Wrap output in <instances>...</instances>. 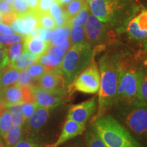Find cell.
<instances>
[{
    "label": "cell",
    "mask_w": 147,
    "mask_h": 147,
    "mask_svg": "<svg viewBox=\"0 0 147 147\" xmlns=\"http://www.w3.org/2000/svg\"><path fill=\"white\" fill-rule=\"evenodd\" d=\"M110 111L143 147H147V102L135 100L117 103Z\"/></svg>",
    "instance_id": "obj_1"
},
{
    "label": "cell",
    "mask_w": 147,
    "mask_h": 147,
    "mask_svg": "<svg viewBox=\"0 0 147 147\" xmlns=\"http://www.w3.org/2000/svg\"><path fill=\"white\" fill-rule=\"evenodd\" d=\"M100 74L98 106L96 113L91 118V123L102 116L108 114L113 107L118 85V57L104 55L100 61Z\"/></svg>",
    "instance_id": "obj_2"
},
{
    "label": "cell",
    "mask_w": 147,
    "mask_h": 147,
    "mask_svg": "<svg viewBox=\"0 0 147 147\" xmlns=\"http://www.w3.org/2000/svg\"><path fill=\"white\" fill-rule=\"evenodd\" d=\"M91 125L106 147H143L110 114H106L97 119Z\"/></svg>",
    "instance_id": "obj_3"
},
{
    "label": "cell",
    "mask_w": 147,
    "mask_h": 147,
    "mask_svg": "<svg viewBox=\"0 0 147 147\" xmlns=\"http://www.w3.org/2000/svg\"><path fill=\"white\" fill-rule=\"evenodd\" d=\"M140 78V67L128 59L118 57V85L115 104L138 100Z\"/></svg>",
    "instance_id": "obj_4"
},
{
    "label": "cell",
    "mask_w": 147,
    "mask_h": 147,
    "mask_svg": "<svg viewBox=\"0 0 147 147\" xmlns=\"http://www.w3.org/2000/svg\"><path fill=\"white\" fill-rule=\"evenodd\" d=\"M93 56L94 51L89 42H84L70 47L63 56L59 67L67 86L89 65Z\"/></svg>",
    "instance_id": "obj_5"
},
{
    "label": "cell",
    "mask_w": 147,
    "mask_h": 147,
    "mask_svg": "<svg viewBox=\"0 0 147 147\" xmlns=\"http://www.w3.org/2000/svg\"><path fill=\"white\" fill-rule=\"evenodd\" d=\"M100 74L95 61H91L67 87L69 95L78 91L85 94H95L100 89Z\"/></svg>",
    "instance_id": "obj_6"
},
{
    "label": "cell",
    "mask_w": 147,
    "mask_h": 147,
    "mask_svg": "<svg viewBox=\"0 0 147 147\" xmlns=\"http://www.w3.org/2000/svg\"><path fill=\"white\" fill-rule=\"evenodd\" d=\"M123 5V0H93L89 3L91 14L103 23L115 20Z\"/></svg>",
    "instance_id": "obj_7"
},
{
    "label": "cell",
    "mask_w": 147,
    "mask_h": 147,
    "mask_svg": "<svg viewBox=\"0 0 147 147\" xmlns=\"http://www.w3.org/2000/svg\"><path fill=\"white\" fill-rule=\"evenodd\" d=\"M31 90L34 95L35 103L38 107L50 109H54L63 104L67 100V95H69L67 91L61 93L51 92L42 89L37 86L31 87Z\"/></svg>",
    "instance_id": "obj_8"
},
{
    "label": "cell",
    "mask_w": 147,
    "mask_h": 147,
    "mask_svg": "<svg viewBox=\"0 0 147 147\" xmlns=\"http://www.w3.org/2000/svg\"><path fill=\"white\" fill-rule=\"evenodd\" d=\"M1 102L8 107L15 104L35 103V100L31 87H21L14 84L2 89Z\"/></svg>",
    "instance_id": "obj_9"
},
{
    "label": "cell",
    "mask_w": 147,
    "mask_h": 147,
    "mask_svg": "<svg viewBox=\"0 0 147 147\" xmlns=\"http://www.w3.org/2000/svg\"><path fill=\"white\" fill-rule=\"evenodd\" d=\"M97 106L98 102L97 97H91L89 100L70 106L67 112V118L86 125L89 119L96 113Z\"/></svg>",
    "instance_id": "obj_10"
},
{
    "label": "cell",
    "mask_w": 147,
    "mask_h": 147,
    "mask_svg": "<svg viewBox=\"0 0 147 147\" xmlns=\"http://www.w3.org/2000/svg\"><path fill=\"white\" fill-rule=\"evenodd\" d=\"M37 87L46 91L56 93L67 91V84L61 73L53 70L46 73L38 79Z\"/></svg>",
    "instance_id": "obj_11"
},
{
    "label": "cell",
    "mask_w": 147,
    "mask_h": 147,
    "mask_svg": "<svg viewBox=\"0 0 147 147\" xmlns=\"http://www.w3.org/2000/svg\"><path fill=\"white\" fill-rule=\"evenodd\" d=\"M53 109L38 107L29 118L26 121L25 130L30 137H36L43 127L47 124L50 118L51 112Z\"/></svg>",
    "instance_id": "obj_12"
},
{
    "label": "cell",
    "mask_w": 147,
    "mask_h": 147,
    "mask_svg": "<svg viewBox=\"0 0 147 147\" xmlns=\"http://www.w3.org/2000/svg\"><path fill=\"white\" fill-rule=\"evenodd\" d=\"M38 16V14L37 12L32 11L25 14H17L10 26L15 32L27 36L35 29L39 27Z\"/></svg>",
    "instance_id": "obj_13"
},
{
    "label": "cell",
    "mask_w": 147,
    "mask_h": 147,
    "mask_svg": "<svg viewBox=\"0 0 147 147\" xmlns=\"http://www.w3.org/2000/svg\"><path fill=\"white\" fill-rule=\"evenodd\" d=\"M85 126L67 118L63 125L61 131L57 140L54 143L47 145L46 147H59L64 143L83 134L86 130Z\"/></svg>",
    "instance_id": "obj_14"
},
{
    "label": "cell",
    "mask_w": 147,
    "mask_h": 147,
    "mask_svg": "<svg viewBox=\"0 0 147 147\" xmlns=\"http://www.w3.org/2000/svg\"><path fill=\"white\" fill-rule=\"evenodd\" d=\"M84 28L86 38L89 40V43L99 44L105 37L106 26L103 22L93 14L88 16Z\"/></svg>",
    "instance_id": "obj_15"
},
{
    "label": "cell",
    "mask_w": 147,
    "mask_h": 147,
    "mask_svg": "<svg viewBox=\"0 0 147 147\" xmlns=\"http://www.w3.org/2000/svg\"><path fill=\"white\" fill-rule=\"evenodd\" d=\"M24 51H27L38 56L47 53L50 44L44 41L40 37L27 35L24 40Z\"/></svg>",
    "instance_id": "obj_16"
},
{
    "label": "cell",
    "mask_w": 147,
    "mask_h": 147,
    "mask_svg": "<svg viewBox=\"0 0 147 147\" xmlns=\"http://www.w3.org/2000/svg\"><path fill=\"white\" fill-rule=\"evenodd\" d=\"M21 71L11 65L5 66L0 72V87L3 89L16 84Z\"/></svg>",
    "instance_id": "obj_17"
},
{
    "label": "cell",
    "mask_w": 147,
    "mask_h": 147,
    "mask_svg": "<svg viewBox=\"0 0 147 147\" xmlns=\"http://www.w3.org/2000/svg\"><path fill=\"white\" fill-rule=\"evenodd\" d=\"M38 57H39L38 55L34 54L32 53L24 51L21 56L19 57V58L10 65H12L14 68L18 69L19 71L25 70L37 62Z\"/></svg>",
    "instance_id": "obj_18"
},
{
    "label": "cell",
    "mask_w": 147,
    "mask_h": 147,
    "mask_svg": "<svg viewBox=\"0 0 147 147\" xmlns=\"http://www.w3.org/2000/svg\"><path fill=\"white\" fill-rule=\"evenodd\" d=\"M22 126L12 124L8 131L2 137L5 147H14L21 140Z\"/></svg>",
    "instance_id": "obj_19"
},
{
    "label": "cell",
    "mask_w": 147,
    "mask_h": 147,
    "mask_svg": "<svg viewBox=\"0 0 147 147\" xmlns=\"http://www.w3.org/2000/svg\"><path fill=\"white\" fill-rule=\"evenodd\" d=\"M63 58L59 57L55 54L49 53H45L43 55L38 57L37 62L44 65L51 70L59 71V67L61 64Z\"/></svg>",
    "instance_id": "obj_20"
},
{
    "label": "cell",
    "mask_w": 147,
    "mask_h": 147,
    "mask_svg": "<svg viewBox=\"0 0 147 147\" xmlns=\"http://www.w3.org/2000/svg\"><path fill=\"white\" fill-rule=\"evenodd\" d=\"M84 134V142L85 147H106L102 139L91 125Z\"/></svg>",
    "instance_id": "obj_21"
},
{
    "label": "cell",
    "mask_w": 147,
    "mask_h": 147,
    "mask_svg": "<svg viewBox=\"0 0 147 147\" xmlns=\"http://www.w3.org/2000/svg\"><path fill=\"white\" fill-rule=\"evenodd\" d=\"M24 52V42H16L6 47V62L10 65L19 58Z\"/></svg>",
    "instance_id": "obj_22"
},
{
    "label": "cell",
    "mask_w": 147,
    "mask_h": 147,
    "mask_svg": "<svg viewBox=\"0 0 147 147\" xmlns=\"http://www.w3.org/2000/svg\"><path fill=\"white\" fill-rule=\"evenodd\" d=\"M126 31L131 39L141 40L147 38V32L142 31L139 29L136 17L131 18L129 22L127 25Z\"/></svg>",
    "instance_id": "obj_23"
},
{
    "label": "cell",
    "mask_w": 147,
    "mask_h": 147,
    "mask_svg": "<svg viewBox=\"0 0 147 147\" xmlns=\"http://www.w3.org/2000/svg\"><path fill=\"white\" fill-rule=\"evenodd\" d=\"M12 125V115L8 107L0 109V136L2 138Z\"/></svg>",
    "instance_id": "obj_24"
},
{
    "label": "cell",
    "mask_w": 147,
    "mask_h": 147,
    "mask_svg": "<svg viewBox=\"0 0 147 147\" xmlns=\"http://www.w3.org/2000/svg\"><path fill=\"white\" fill-rule=\"evenodd\" d=\"M89 3L85 2L83 7L81 8V10L78 12V13L75 16H74L73 18H70L67 23L71 27L75 26V25H80V26H82V25H84L85 24L86 21H87L88 16H89Z\"/></svg>",
    "instance_id": "obj_25"
},
{
    "label": "cell",
    "mask_w": 147,
    "mask_h": 147,
    "mask_svg": "<svg viewBox=\"0 0 147 147\" xmlns=\"http://www.w3.org/2000/svg\"><path fill=\"white\" fill-rule=\"evenodd\" d=\"M138 100L147 102V67H140V78Z\"/></svg>",
    "instance_id": "obj_26"
},
{
    "label": "cell",
    "mask_w": 147,
    "mask_h": 147,
    "mask_svg": "<svg viewBox=\"0 0 147 147\" xmlns=\"http://www.w3.org/2000/svg\"><path fill=\"white\" fill-rule=\"evenodd\" d=\"M8 109L12 115V124L18 125L23 127L26 122V120L24 118L22 113V104H15V105L8 106Z\"/></svg>",
    "instance_id": "obj_27"
},
{
    "label": "cell",
    "mask_w": 147,
    "mask_h": 147,
    "mask_svg": "<svg viewBox=\"0 0 147 147\" xmlns=\"http://www.w3.org/2000/svg\"><path fill=\"white\" fill-rule=\"evenodd\" d=\"M85 36V31L83 27L80 25H75V26L71 27L69 40L72 45L86 42L84 40Z\"/></svg>",
    "instance_id": "obj_28"
},
{
    "label": "cell",
    "mask_w": 147,
    "mask_h": 147,
    "mask_svg": "<svg viewBox=\"0 0 147 147\" xmlns=\"http://www.w3.org/2000/svg\"><path fill=\"white\" fill-rule=\"evenodd\" d=\"M38 79L31 76L27 71V69L21 71L19 78H18L16 85L21 87H33L37 85Z\"/></svg>",
    "instance_id": "obj_29"
},
{
    "label": "cell",
    "mask_w": 147,
    "mask_h": 147,
    "mask_svg": "<svg viewBox=\"0 0 147 147\" xmlns=\"http://www.w3.org/2000/svg\"><path fill=\"white\" fill-rule=\"evenodd\" d=\"M38 18L39 27H42L44 29H53V30L56 27L54 18L49 12L38 14Z\"/></svg>",
    "instance_id": "obj_30"
},
{
    "label": "cell",
    "mask_w": 147,
    "mask_h": 147,
    "mask_svg": "<svg viewBox=\"0 0 147 147\" xmlns=\"http://www.w3.org/2000/svg\"><path fill=\"white\" fill-rule=\"evenodd\" d=\"M27 71H28V73L31 76L34 77L35 78L38 79L43 76L44 74H45L46 73L53 70H51V69L48 68L47 67H46V66L42 65L41 63L36 62V63L31 65L29 68H27Z\"/></svg>",
    "instance_id": "obj_31"
},
{
    "label": "cell",
    "mask_w": 147,
    "mask_h": 147,
    "mask_svg": "<svg viewBox=\"0 0 147 147\" xmlns=\"http://www.w3.org/2000/svg\"><path fill=\"white\" fill-rule=\"evenodd\" d=\"M85 2V0H73L72 1L67 4V10L65 11V12L68 16L69 19L73 18L78 13V12L81 10Z\"/></svg>",
    "instance_id": "obj_32"
},
{
    "label": "cell",
    "mask_w": 147,
    "mask_h": 147,
    "mask_svg": "<svg viewBox=\"0 0 147 147\" xmlns=\"http://www.w3.org/2000/svg\"><path fill=\"white\" fill-rule=\"evenodd\" d=\"M25 36L20 34L14 33L12 34H0V43L3 45H10L16 42H24Z\"/></svg>",
    "instance_id": "obj_33"
},
{
    "label": "cell",
    "mask_w": 147,
    "mask_h": 147,
    "mask_svg": "<svg viewBox=\"0 0 147 147\" xmlns=\"http://www.w3.org/2000/svg\"><path fill=\"white\" fill-rule=\"evenodd\" d=\"M65 40V34H64L63 27H57L53 30L52 36L51 38L50 45L56 46L61 43Z\"/></svg>",
    "instance_id": "obj_34"
},
{
    "label": "cell",
    "mask_w": 147,
    "mask_h": 147,
    "mask_svg": "<svg viewBox=\"0 0 147 147\" xmlns=\"http://www.w3.org/2000/svg\"><path fill=\"white\" fill-rule=\"evenodd\" d=\"M11 5L13 11L17 14H22L30 12V9L26 0H14Z\"/></svg>",
    "instance_id": "obj_35"
},
{
    "label": "cell",
    "mask_w": 147,
    "mask_h": 147,
    "mask_svg": "<svg viewBox=\"0 0 147 147\" xmlns=\"http://www.w3.org/2000/svg\"><path fill=\"white\" fill-rule=\"evenodd\" d=\"M71 42L69 39L64 40L59 45L54 46V50H53V54L59 57L63 58L67 51L70 48Z\"/></svg>",
    "instance_id": "obj_36"
},
{
    "label": "cell",
    "mask_w": 147,
    "mask_h": 147,
    "mask_svg": "<svg viewBox=\"0 0 147 147\" xmlns=\"http://www.w3.org/2000/svg\"><path fill=\"white\" fill-rule=\"evenodd\" d=\"M38 108L36 103H25L22 104V113L25 120H27Z\"/></svg>",
    "instance_id": "obj_37"
},
{
    "label": "cell",
    "mask_w": 147,
    "mask_h": 147,
    "mask_svg": "<svg viewBox=\"0 0 147 147\" xmlns=\"http://www.w3.org/2000/svg\"><path fill=\"white\" fill-rule=\"evenodd\" d=\"M136 22L139 29L142 31L147 32V10H142L137 16Z\"/></svg>",
    "instance_id": "obj_38"
},
{
    "label": "cell",
    "mask_w": 147,
    "mask_h": 147,
    "mask_svg": "<svg viewBox=\"0 0 147 147\" xmlns=\"http://www.w3.org/2000/svg\"><path fill=\"white\" fill-rule=\"evenodd\" d=\"M63 12V10H62L61 5L59 4L56 0L51 4L49 10V13L50 14L53 18H56L59 16Z\"/></svg>",
    "instance_id": "obj_39"
},
{
    "label": "cell",
    "mask_w": 147,
    "mask_h": 147,
    "mask_svg": "<svg viewBox=\"0 0 147 147\" xmlns=\"http://www.w3.org/2000/svg\"><path fill=\"white\" fill-rule=\"evenodd\" d=\"M55 1V0H40L38 12H37L38 14L49 12V8Z\"/></svg>",
    "instance_id": "obj_40"
},
{
    "label": "cell",
    "mask_w": 147,
    "mask_h": 147,
    "mask_svg": "<svg viewBox=\"0 0 147 147\" xmlns=\"http://www.w3.org/2000/svg\"><path fill=\"white\" fill-rule=\"evenodd\" d=\"M54 18V21L55 24V27H63L64 25H65L66 24L68 23L69 21V18L67 16V14L65 11H63L62 12V14H61L59 16Z\"/></svg>",
    "instance_id": "obj_41"
},
{
    "label": "cell",
    "mask_w": 147,
    "mask_h": 147,
    "mask_svg": "<svg viewBox=\"0 0 147 147\" xmlns=\"http://www.w3.org/2000/svg\"><path fill=\"white\" fill-rule=\"evenodd\" d=\"M64 147H85V146H84L83 138L78 136L69 140L67 144Z\"/></svg>",
    "instance_id": "obj_42"
},
{
    "label": "cell",
    "mask_w": 147,
    "mask_h": 147,
    "mask_svg": "<svg viewBox=\"0 0 147 147\" xmlns=\"http://www.w3.org/2000/svg\"><path fill=\"white\" fill-rule=\"evenodd\" d=\"M0 12L2 14H7L14 11L12 5L5 1V0H0Z\"/></svg>",
    "instance_id": "obj_43"
},
{
    "label": "cell",
    "mask_w": 147,
    "mask_h": 147,
    "mask_svg": "<svg viewBox=\"0 0 147 147\" xmlns=\"http://www.w3.org/2000/svg\"><path fill=\"white\" fill-rule=\"evenodd\" d=\"M14 147H40L38 143L30 140H21Z\"/></svg>",
    "instance_id": "obj_44"
},
{
    "label": "cell",
    "mask_w": 147,
    "mask_h": 147,
    "mask_svg": "<svg viewBox=\"0 0 147 147\" xmlns=\"http://www.w3.org/2000/svg\"><path fill=\"white\" fill-rule=\"evenodd\" d=\"M0 63L4 66L8 65L6 62V47L0 43Z\"/></svg>",
    "instance_id": "obj_45"
},
{
    "label": "cell",
    "mask_w": 147,
    "mask_h": 147,
    "mask_svg": "<svg viewBox=\"0 0 147 147\" xmlns=\"http://www.w3.org/2000/svg\"><path fill=\"white\" fill-rule=\"evenodd\" d=\"M14 33H15V32H14L13 29L12 28V27H10V25H8L3 23H0V34L8 35L12 34Z\"/></svg>",
    "instance_id": "obj_46"
},
{
    "label": "cell",
    "mask_w": 147,
    "mask_h": 147,
    "mask_svg": "<svg viewBox=\"0 0 147 147\" xmlns=\"http://www.w3.org/2000/svg\"><path fill=\"white\" fill-rule=\"evenodd\" d=\"M39 1L40 0H26L27 4L29 5V8L30 9V11L36 12H38Z\"/></svg>",
    "instance_id": "obj_47"
},
{
    "label": "cell",
    "mask_w": 147,
    "mask_h": 147,
    "mask_svg": "<svg viewBox=\"0 0 147 147\" xmlns=\"http://www.w3.org/2000/svg\"><path fill=\"white\" fill-rule=\"evenodd\" d=\"M57 2L59 3L61 5H67L68 4L71 2V1H72L73 0H56Z\"/></svg>",
    "instance_id": "obj_48"
},
{
    "label": "cell",
    "mask_w": 147,
    "mask_h": 147,
    "mask_svg": "<svg viewBox=\"0 0 147 147\" xmlns=\"http://www.w3.org/2000/svg\"><path fill=\"white\" fill-rule=\"evenodd\" d=\"M1 95H2V89H1V88L0 87V109H2V108H6L7 107V106H5L4 104H2V103L1 102Z\"/></svg>",
    "instance_id": "obj_49"
},
{
    "label": "cell",
    "mask_w": 147,
    "mask_h": 147,
    "mask_svg": "<svg viewBox=\"0 0 147 147\" xmlns=\"http://www.w3.org/2000/svg\"><path fill=\"white\" fill-rule=\"evenodd\" d=\"M143 66H144V67H147V57L146 58H145L144 61H143Z\"/></svg>",
    "instance_id": "obj_50"
},
{
    "label": "cell",
    "mask_w": 147,
    "mask_h": 147,
    "mask_svg": "<svg viewBox=\"0 0 147 147\" xmlns=\"http://www.w3.org/2000/svg\"><path fill=\"white\" fill-rule=\"evenodd\" d=\"M5 1H7V2H8V3H10V4H12V3L13 2L14 0H5Z\"/></svg>",
    "instance_id": "obj_51"
},
{
    "label": "cell",
    "mask_w": 147,
    "mask_h": 147,
    "mask_svg": "<svg viewBox=\"0 0 147 147\" xmlns=\"http://www.w3.org/2000/svg\"><path fill=\"white\" fill-rule=\"evenodd\" d=\"M3 67H4V66H3L2 64H1L0 63V72H1V69H2Z\"/></svg>",
    "instance_id": "obj_52"
},
{
    "label": "cell",
    "mask_w": 147,
    "mask_h": 147,
    "mask_svg": "<svg viewBox=\"0 0 147 147\" xmlns=\"http://www.w3.org/2000/svg\"><path fill=\"white\" fill-rule=\"evenodd\" d=\"M1 16H2V14H1V12H0V23H1Z\"/></svg>",
    "instance_id": "obj_53"
},
{
    "label": "cell",
    "mask_w": 147,
    "mask_h": 147,
    "mask_svg": "<svg viewBox=\"0 0 147 147\" xmlns=\"http://www.w3.org/2000/svg\"><path fill=\"white\" fill-rule=\"evenodd\" d=\"M93 1V0H85V1H86V2H87V3H89V2H91V1Z\"/></svg>",
    "instance_id": "obj_54"
}]
</instances>
